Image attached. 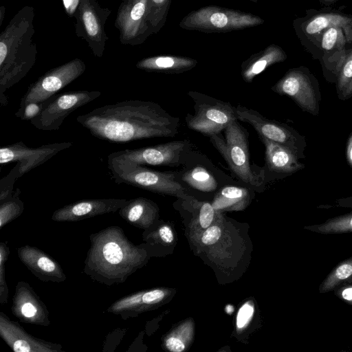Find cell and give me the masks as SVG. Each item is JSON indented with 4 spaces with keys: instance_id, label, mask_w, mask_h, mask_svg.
<instances>
[{
    "instance_id": "7dc6e473",
    "label": "cell",
    "mask_w": 352,
    "mask_h": 352,
    "mask_svg": "<svg viewBox=\"0 0 352 352\" xmlns=\"http://www.w3.org/2000/svg\"><path fill=\"white\" fill-rule=\"evenodd\" d=\"M248 1H252L253 3H257V1H258V0H248Z\"/></svg>"
},
{
    "instance_id": "2e32d148",
    "label": "cell",
    "mask_w": 352,
    "mask_h": 352,
    "mask_svg": "<svg viewBox=\"0 0 352 352\" xmlns=\"http://www.w3.org/2000/svg\"><path fill=\"white\" fill-rule=\"evenodd\" d=\"M11 311L24 323L44 327H49L51 324L50 312L45 304L30 284L23 280L16 285Z\"/></svg>"
},
{
    "instance_id": "8992f818",
    "label": "cell",
    "mask_w": 352,
    "mask_h": 352,
    "mask_svg": "<svg viewBox=\"0 0 352 352\" xmlns=\"http://www.w3.org/2000/svg\"><path fill=\"white\" fill-rule=\"evenodd\" d=\"M224 138L212 135L210 140L222 155L230 170L241 182L250 186H258L263 178L250 165L248 133L237 120L224 130Z\"/></svg>"
},
{
    "instance_id": "e0dca14e",
    "label": "cell",
    "mask_w": 352,
    "mask_h": 352,
    "mask_svg": "<svg viewBox=\"0 0 352 352\" xmlns=\"http://www.w3.org/2000/svg\"><path fill=\"white\" fill-rule=\"evenodd\" d=\"M0 336L15 352H64L62 345L28 333L18 322L0 312Z\"/></svg>"
},
{
    "instance_id": "484cf974",
    "label": "cell",
    "mask_w": 352,
    "mask_h": 352,
    "mask_svg": "<svg viewBox=\"0 0 352 352\" xmlns=\"http://www.w3.org/2000/svg\"><path fill=\"white\" fill-rule=\"evenodd\" d=\"M157 212L158 208L154 202L144 197H138L127 200L118 214L128 223L146 229L153 224Z\"/></svg>"
},
{
    "instance_id": "ffe728a7",
    "label": "cell",
    "mask_w": 352,
    "mask_h": 352,
    "mask_svg": "<svg viewBox=\"0 0 352 352\" xmlns=\"http://www.w3.org/2000/svg\"><path fill=\"white\" fill-rule=\"evenodd\" d=\"M19 260L39 280L61 283L67 276L60 264L41 249L25 245L16 249Z\"/></svg>"
},
{
    "instance_id": "bcb514c9",
    "label": "cell",
    "mask_w": 352,
    "mask_h": 352,
    "mask_svg": "<svg viewBox=\"0 0 352 352\" xmlns=\"http://www.w3.org/2000/svg\"><path fill=\"white\" fill-rule=\"evenodd\" d=\"M319 1L322 2L323 3L330 4V3H335L338 0H319Z\"/></svg>"
},
{
    "instance_id": "7c38bea8",
    "label": "cell",
    "mask_w": 352,
    "mask_h": 352,
    "mask_svg": "<svg viewBox=\"0 0 352 352\" xmlns=\"http://www.w3.org/2000/svg\"><path fill=\"white\" fill-rule=\"evenodd\" d=\"M85 69V62L78 58L51 69L30 84L21 98L19 108L28 102L47 100L77 79Z\"/></svg>"
},
{
    "instance_id": "d590c367",
    "label": "cell",
    "mask_w": 352,
    "mask_h": 352,
    "mask_svg": "<svg viewBox=\"0 0 352 352\" xmlns=\"http://www.w3.org/2000/svg\"><path fill=\"white\" fill-rule=\"evenodd\" d=\"M43 106V102H28L23 107L19 108L15 116L22 120H31L40 113Z\"/></svg>"
},
{
    "instance_id": "ab89813d",
    "label": "cell",
    "mask_w": 352,
    "mask_h": 352,
    "mask_svg": "<svg viewBox=\"0 0 352 352\" xmlns=\"http://www.w3.org/2000/svg\"><path fill=\"white\" fill-rule=\"evenodd\" d=\"M221 235V230L217 226H209L202 234L204 244L210 245L217 242Z\"/></svg>"
},
{
    "instance_id": "3957f363",
    "label": "cell",
    "mask_w": 352,
    "mask_h": 352,
    "mask_svg": "<svg viewBox=\"0 0 352 352\" xmlns=\"http://www.w3.org/2000/svg\"><path fill=\"white\" fill-rule=\"evenodd\" d=\"M34 8L25 6L0 34V104H8L6 92L22 80L34 66L36 55Z\"/></svg>"
},
{
    "instance_id": "836d02e7",
    "label": "cell",
    "mask_w": 352,
    "mask_h": 352,
    "mask_svg": "<svg viewBox=\"0 0 352 352\" xmlns=\"http://www.w3.org/2000/svg\"><path fill=\"white\" fill-rule=\"evenodd\" d=\"M10 254L7 241L0 243V304L8 302L9 290L6 279V263Z\"/></svg>"
},
{
    "instance_id": "e575fe53",
    "label": "cell",
    "mask_w": 352,
    "mask_h": 352,
    "mask_svg": "<svg viewBox=\"0 0 352 352\" xmlns=\"http://www.w3.org/2000/svg\"><path fill=\"white\" fill-rule=\"evenodd\" d=\"M21 177L20 163L16 162L12 170L0 180V201L6 200L12 195L14 182Z\"/></svg>"
},
{
    "instance_id": "d4e9b609",
    "label": "cell",
    "mask_w": 352,
    "mask_h": 352,
    "mask_svg": "<svg viewBox=\"0 0 352 352\" xmlns=\"http://www.w3.org/2000/svg\"><path fill=\"white\" fill-rule=\"evenodd\" d=\"M197 63L196 59L187 56L158 55L142 58L135 66L149 72L180 74L193 69Z\"/></svg>"
},
{
    "instance_id": "cb8c5ba5",
    "label": "cell",
    "mask_w": 352,
    "mask_h": 352,
    "mask_svg": "<svg viewBox=\"0 0 352 352\" xmlns=\"http://www.w3.org/2000/svg\"><path fill=\"white\" fill-rule=\"evenodd\" d=\"M287 54L276 44H270L265 49L252 54L241 64V74L246 82H252L254 78L270 66L285 61Z\"/></svg>"
},
{
    "instance_id": "7a4b0ae2",
    "label": "cell",
    "mask_w": 352,
    "mask_h": 352,
    "mask_svg": "<svg viewBox=\"0 0 352 352\" xmlns=\"http://www.w3.org/2000/svg\"><path fill=\"white\" fill-rule=\"evenodd\" d=\"M90 248L83 273L101 284L122 283L147 261V251L135 245L118 226H108L89 236Z\"/></svg>"
},
{
    "instance_id": "d6986e66",
    "label": "cell",
    "mask_w": 352,
    "mask_h": 352,
    "mask_svg": "<svg viewBox=\"0 0 352 352\" xmlns=\"http://www.w3.org/2000/svg\"><path fill=\"white\" fill-rule=\"evenodd\" d=\"M126 199H89L79 200L56 210L52 219L57 222H73L118 211Z\"/></svg>"
},
{
    "instance_id": "277c9868",
    "label": "cell",
    "mask_w": 352,
    "mask_h": 352,
    "mask_svg": "<svg viewBox=\"0 0 352 352\" xmlns=\"http://www.w3.org/2000/svg\"><path fill=\"white\" fill-rule=\"evenodd\" d=\"M263 19L241 10L206 6L192 10L182 18L184 30L205 33H226L262 25Z\"/></svg>"
},
{
    "instance_id": "52a82bcc",
    "label": "cell",
    "mask_w": 352,
    "mask_h": 352,
    "mask_svg": "<svg viewBox=\"0 0 352 352\" xmlns=\"http://www.w3.org/2000/svg\"><path fill=\"white\" fill-rule=\"evenodd\" d=\"M188 95L194 102V113L186 116L188 127L205 136L221 133L232 122L239 120L236 107L197 91Z\"/></svg>"
},
{
    "instance_id": "f6af8a7d",
    "label": "cell",
    "mask_w": 352,
    "mask_h": 352,
    "mask_svg": "<svg viewBox=\"0 0 352 352\" xmlns=\"http://www.w3.org/2000/svg\"><path fill=\"white\" fill-rule=\"evenodd\" d=\"M6 14V7L1 6L0 8V26L1 25Z\"/></svg>"
},
{
    "instance_id": "5bb4252c",
    "label": "cell",
    "mask_w": 352,
    "mask_h": 352,
    "mask_svg": "<svg viewBox=\"0 0 352 352\" xmlns=\"http://www.w3.org/2000/svg\"><path fill=\"white\" fill-rule=\"evenodd\" d=\"M148 0H123L120 3L114 25L119 31L123 45L142 44L151 35L146 20Z\"/></svg>"
},
{
    "instance_id": "ba28073f",
    "label": "cell",
    "mask_w": 352,
    "mask_h": 352,
    "mask_svg": "<svg viewBox=\"0 0 352 352\" xmlns=\"http://www.w3.org/2000/svg\"><path fill=\"white\" fill-rule=\"evenodd\" d=\"M281 96H287L304 111L317 116L320 111L321 94L316 77L305 67L289 69L272 87Z\"/></svg>"
},
{
    "instance_id": "ee69618b",
    "label": "cell",
    "mask_w": 352,
    "mask_h": 352,
    "mask_svg": "<svg viewBox=\"0 0 352 352\" xmlns=\"http://www.w3.org/2000/svg\"><path fill=\"white\" fill-rule=\"evenodd\" d=\"M346 158L348 164L352 168V133L349 137L346 143Z\"/></svg>"
},
{
    "instance_id": "d6a6232c",
    "label": "cell",
    "mask_w": 352,
    "mask_h": 352,
    "mask_svg": "<svg viewBox=\"0 0 352 352\" xmlns=\"http://www.w3.org/2000/svg\"><path fill=\"white\" fill-rule=\"evenodd\" d=\"M336 90L339 99L346 100L352 97V49L348 52L336 76Z\"/></svg>"
},
{
    "instance_id": "30bf717a",
    "label": "cell",
    "mask_w": 352,
    "mask_h": 352,
    "mask_svg": "<svg viewBox=\"0 0 352 352\" xmlns=\"http://www.w3.org/2000/svg\"><path fill=\"white\" fill-rule=\"evenodd\" d=\"M239 120L251 125L263 138L281 144L291 150L298 157L304 158L306 147L305 138L289 125L264 117L257 111L241 104L236 107Z\"/></svg>"
},
{
    "instance_id": "f35d334b",
    "label": "cell",
    "mask_w": 352,
    "mask_h": 352,
    "mask_svg": "<svg viewBox=\"0 0 352 352\" xmlns=\"http://www.w3.org/2000/svg\"><path fill=\"white\" fill-rule=\"evenodd\" d=\"M254 314V307L250 303L244 304L239 309L236 318V325L242 329L250 322Z\"/></svg>"
},
{
    "instance_id": "83f0119b",
    "label": "cell",
    "mask_w": 352,
    "mask_h": 352,
    "mask_svg": "<svg viewBox=\"0 0 352 352\" xmlns=\"http://www.w3.org/2000/svg\"><path fill=\"white\" fill-rule=\"evenodd\" d=\"M250 197L245 188L228 186L222 188L214 197L212 206L216 209L241 208Z\"/></svg>"
},
{
    "instance_id": "7402d4cb",
    "label": "cell",
    "mask_w": 352,
    "mask_h": 352,
    "mask_svg": "<svg viewBox=\"0 0 352 352\" xmlns=\"http://www.w3.org/2000/svg\"><path fill=\"white\" fill-rule=\"evenodd\" d=\"M347 40L340 27H331L324 30L316 45L322 52V60L326 67L337 76L349 51L345 45Z\"/></svg>"
},
{
    "instance_id": "8fae6325",
    "label": "cell",
    "mask_w": 352,
    "mask_h": 352,
    "mask_svg": "<svg viewBox=\"0 0 352 352\" xmlns=\"http://www.w3.org/2000/svg\"><path fill=\"white\" fill-rule=\"evenodd\" d=\"M110 14L111 10L102 8L96 0H80L74 14L76 35L87 43L98 58L103 56L108 40L105 24Z\"/></svg>"
},
{
    "instance_id": "7bdbcfd3",
    "label": "cell",
    "mask_w": 352,
    "mask_h": 352,
    "mask_svg": "<svg viewBox=\"0 0 352 352\" xmlns=\"http://www.w3.org/2000/svg\"><path fill=\"white\" fill-rule=\"evenodd\" d=\"M79 2L80 0H63L65 8L70 16H74Z\"/></svg>"
},
{
    "instance_id": "4dcf8cb0",
    "label": "cell",
    "mask_w": 352,
    "mask_h": 352,
    "mask_svg": "<svg viewBox=\"0 0 352 352\" xmlns=\"http://www.w3.org/2000/svg\"><path fill=\"white\" fill-rule=\"evenodd\" d=\"M304 228L325 234L352 232V212L329 219L318 225L306 226Z\"/></svg>"
},
{
    "instance_id": "f546056e",
    "label": "cell",
    "mask_w": 352,
    "mask_h": 352,
    "mask_svg": "<svg viewBox=\"0 0 352 352\" xmlns=\"http://www.w3.org/2000/svg\"><path fill=\"white\" fill-rule=\"evenodd\" d=\"M182 178L192 188L201 191H212L217 187L214 177L203 166H196L186 171L183 173Z\"/></svg>"
},
{
    "instance_id": "6da1fadb",
    "label": "cell",
    "mask_w": 352,
    "mask_h": 352,
    "mask_svg": "<svg viewBox=\"0 0 352 352\" xmlns=\"http://www.w3.org/2000/svg\"><path fill=\"white\" fill-rule=\"evenodd\" d=\"M76 120L91 135L113 143L174 137L179 125V119L158 104L140 100L97 107L78 116Z\"/></svg>"
},
{
    "instance_id": "f1b7e54d",
    "label": "cell",
    "mask_w": 352,
    "mask_h": 352,
    "mask_svg": "<svg viewBox=\"0 0 352 352\" xmlns=\"http://www.w3.org/2000/svg\"><path fill=\"white\" fill-rule=\"evenodd\" d=\"M172 0H148L146 20L151 34H157L164 27Z\"/></svg>"
},
{
    "instance_id": "60d3db41",
    "label": "cell",
    "mask_w": 352,
    "mask_h": 352,
    "mask_svg": "<svg viewBox=\"0 0 352 352\" xmlns=\"http://www.w3.org/2000/svg\"><path fill=\"white\" fill-rule=\"evenodd\" d=\"M333 292L339 299L352 305V285L339 286Z\"/></svg>"
},
{
    "instance_id": "603a6c76",
    "label": "cell",
    "mask_w": 352,
    "mask_h": 352,
    "mask_svg": "<svg viewBox=\"0 0 352 352\" xmlns=\"http://www.w3.org/2000/svg\"><path fill=\"white\" fill-rule=\"evenodd\" d=\"M265 148V162L272 172L290 175L304 168L298 157L289 148L276 142L260 138Z\"/></svg>"
},
{
    "instance_id": "44dd1931",
    "label": "cell",
    "mask_w": 352,
    "mask_h": 352,
    "mask_svg": "<svg viewBox=\"0 0 352 352\" xmlns=\"http://www.w3.org/2000/svg\"><path fill=\"white\" fill-rule=\"evenodd\" d=\"M166 293L161 289L142 291L125 296L113 302L107 309L123 320L134 318L160 303Z\"/></svg>"
},
{
    "instance_id": "4316f807",
    "label": "cell",
    "mask_w": 352,
    "mask_h": 352,
    "mask_svg": "<svg viewBox=\"0 0 352 352\" xmlns=\"http://www.w3.org/2000/svg\"><path fill=\"white\" fill-rule=\"evenodd\" d=\"M344 285H352V256L333 268L319 285L318 291L320 294H324Z\"/></svg>"
},
{
    "instance_id": "b9f144b4",
    "label": "cell",
    "mask_w": 352,
    "mask_h": 352,
    "mask_svg": "<svg viewBox=\"0 0 352 352\" xmlns=\"http://www.w3.org/2000/svg\"><path fill=\"white\" fill-rule=\"evenodd\" d=\"M166 348L173 352H182L185 349V343L177 336H170L165 342Z\"/></svg>"
},
{
    "instance_id": "9c48e42d",
    "label": "cell",
    "mask_w": 352,
    "mask_h": 352,
    "mask_svg": "<svg viewBox=\"0 0 352 352\" xmlns=\"http://www.w3.org/2000/svg\"><path fill=\"white\" fill-rule=\"evenodd\" d=\"M100 96V91L87 90L55 94L43 101L40 113L30 122L39 130L57 131L69 115Z\"/></svg>"
},
{
    "instance_id": "ac0fdd59",
    "label": "cell",
    "mask_w": 352,
    "mask_h": 352,
    "mask_svg": "<svg viewBox=\"0 0 352 352\" xmlns=\"http://www.w3.org/2000/svg\"><path fill=\"white\" fill-rule=\"evenodd\" d=\"M299 38H307L316 45L322 32L331 27L343 29L347 43L352 42V16L337 12H318L309 18L298 19L294 22Z\"/></svg>"
},
{
    "instance_id": "1f68e13d",
    "label": "cell",
    "mask_w": 352,
    "mask_h": 352,
    "mask_svg": "<svg viewBox=\"0 0 352 352\" xmlns=\"http://www.w3.org/2000/svg\"><path fill=\"white\" fill-rule=\"evenodd\" d=\"M21 190L16 188L6 200L0 201V228L18 218L24 210V204L20 199Z\"/></svg>"
},
{
    "instance_id": "8d00e7d4",
    "label": "cell",
    "mask_w": 352,
    "mask_h": 352,
    "mask_svg": "<svg viewBox=\"0 0 352 352\" xmlns=\"http://www.w3.org/2000/svg\"><path fill=\"white\" fill-rule=\"evenodd\" d=\"M215 215V208L208 202H204L200 206L199 221L202 228H208L212 223Z\"/></svg>"
},
{
    "instance_id": "74e56055",
    "label": "cell",
    "mask_w": 352,
    "mask_h": 352,
    "mask_svg": "<svg viewBox=\"0 0 352 352\" xmlns=\"http://www.w3.org/2000/svg\"><path fill=\"white\" fill-rule=\"evenodd\" d=\"M143 236L159 238L160 241L166 243H170L174 239L173 230L168 226H162L153 233L146 231Z\"/></svg>"
},
{
    "instance_id": "5b68a950",
    "label": "cell",
    "mask_w": 352,
    "mask_h": 352,
    "mask_svg": "<svg viewBox=\"0 0 352 352\" xmlns=\"http://www.w3.org/2000/svg\"><path fill=\"white\" fill-rule=\"evenodd\" d=\"M111 177L117 184H125L155 193L185 196V188L176 180L175 175L160 172L144 165L107 157Z\"/></svg>"
},
{
    "instance_id": "4fadbf2b",
    "label": "cell",
    "mask_w": 352,
    "mask_h": 352,
    "mask_svg": "<svg viewBox=\"0 0 352 352\" xmlns=\"http://www.w3.org/2000/svg\"><path fill=\"white\" fill-rule=\"evenodd\" d=\"M190 143L176 140L163 144L113 152L108 157L142 165L179 166L189 151Z\"/></svg>"
},
{
    "instance_id": "9a60e30c",
    "label": "cell",
    "mask_w": 352,
    "mask_h": 352,
    "mask_svg": "<svg viewBox=\"0 0 352 352\" xmlns=\"http://www.w3.org/2000/svg\"><path fill=\"white\" fill-rule=\"evenodd\" d=\"M69 142L43 144L38 147H30L19 141L0 148V164L20 163V173L23 176L31 170L44 164L58 153L70 148Z\"/></svg>"
}]
</instances>
